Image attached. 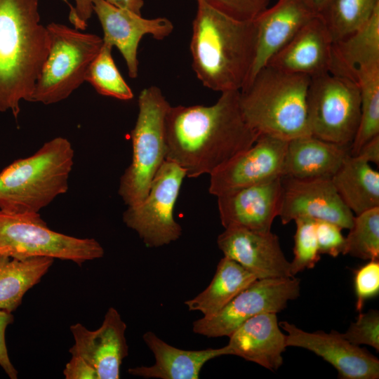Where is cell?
Here are the masks:
<instances>
[{"instance_id": "18", "label": "cell", "mask_w": 379, "mask_h": 379, "mask_svg": "<svg viewBox=\"0 0 379 379\" xmlns=\"http://www.w3.org/2000/svg\"><path fill=\"white\" fill-rule=\"evenodd\" d=\"M319 14L312 0H278L257 16L253 20L256 28L255 58L245 86L305 25Z\"/></svg>"}, {"instance_id": "23", "label": "cell", "mask_w": 379, "mask_h": 379, "mask_svg": "<svg viewBox=\"0 0 379 379\" xmlns=\"http://www.w3.org/2000/svg\"><path fill=\"white\" fill-rule=\"evenodd\" d=\"M352 144L326 141L312 135L288 140L284 175L331 178L350 155Z\"/></svg>"}, {"instance_id": "20", "label": "cell", "mask_w": 379, "mask_h": 379, "mask_svg": "<svg viewBox=\"0 0 379 379\" xmlns=\"http://www.w3.org/2000/svg\"><path fill=\"white\" fill-rule=\"evenodd\" d=\"M333 42L319 13L305 25L267 65L310 77L329 72Z\"/></svg>"}, {"instance_id": "34", "label": "cell", "mask_w": 379, "mask_h": 379, "mask_svg": "<svg viewBox=\"0 0 379 379\" xmlns=\"http://www.w3.org/2000/svg\"><path fill=\"white\" fill-rule=\"evenodd\" d=\"M199 1V0H196ZM237 20L251 21L268 8L271 0H200Z\"/></svg>"}, {"instance_id": "35", "label": "cell", "mask_w": 379, "mask_h": 379, "mask_svg": "<svg viewBox=\"0 0 379 379\" xmlns=\"http://www.w3.org/2000/svg\"><path fill=\"white\" fill-rule=\"evenodd\" d=\"M354 291L357 310L361 311L365 301L379 293V262L370 260L355 271Z\"/></svg>"}, {"instance_id": "14", "label": "cell", "mask_w": 379, "mask_h": 379, "mask_svg": "<svg viewBox=\"0 0 379 379\" xmlns=\"http://www.w3.org/2000/svg\"><path fill=\"white\" fill-rule=\"evenodd\" d=\"M279 326L286 333L287 347L308 350L333 366L343 379H377L379 360L366 349L347 341L336 331H305L288 321Z\"/></svg>"}, {"instance_id": "36", "label": "cell", "mask_w": 379, "mask_h": 379, "mask_svg": "<svg viewBox=\"0 0 379 379\" xmlns=\"http://www.w3.org/2000/svg\"><path fill=\"white\" fill-rule=\"evenodd\" d=\"M338 225L325 220H315V232L320 254L337 257L344 254L345 237Z\"/></svg>"}, {"instance_id": "2", "label": "cell", "mask_w": 379, "mask_h": 379, "mask_svg": "<svg viewBox=\"0 0 379 379\" xmlns=\"http://www.w3.org/2000/svg\"><path fill=\"white\" fill-rule=\"evenodd\" d=\"M197 2L190 45L193 70L209 89L220 93L241 91L255 58L254 21L237 20L202 1Z\"/></svg>"}, {"instance_id": "19", "label": "cell", "mask_w": 379, "mask_h": 379, "mask_svg": "<svg viewBox=\"0 0 379 379\" xmlns=\"http://www.w3.org/2000/svg\"><path fill=\"white\" fill-rule=\"evenodd\" d=\"M281 178L217 197L222 225L270 232L281 206Z\"/></svg>"}, {"instance_id": "3", "label": "cell", "mask_w": 379, "mask_h": 379, "mask_svg": "<svg viewBox=\"0 0 379 379\" xmlns=\"http://www.w3.org/2000/svg\"><path fill=\"white\" fill-rule=\"evenodd\" d=\"M49 47L39 0H0V112L17 118L20 101H30Z\"/></svg>"}, {"instance_id": "26", "label": "cell", "mask_w": 379, "mask_h": 379, "mask_svg": "<svg viewBox=\"0 0 379 379\" xmlns=\"http://www.w3.org/2000/svg\"><path fill=\"white\" fill-rule=\"evenodd\" d=\"M257 278L234 260L224 256L218 262L209 285L194 298L185 301L190 311L204 318L213 317Z\"/></svg>"}, {"instance_id": "10", "label": "cell", "mask_w": 379, "mask_h": 379, "mask_svg": "<svg viewBox=\"0 0 379 379\" xmlns=\"http://www.w3.org/2000/svg\"><path fill=\"white\" fill-rule=\"evenodd\" d=\"M186 176L185 169L165 160L153 178L145 198L128 206L124 213V222L137 232L147 247L168 245L182 235V227L175 221L173 212Z\"/></svg>"}, {"instance_id": "29", "label": "cell", "mask_w": 379, "mask_h": 379, "mask_svg": "<svg viewBox=\"0 0 379 379\" xmlns=\"http://www.w3.org/2000/svg\"><path fill=\"white\" fill-rule=\"evenodd\" d=\"M361 97L359 126L352 142L356 156L368 140L379 135V67L360 74L357 79Z\"/></svg>"}, {"instance_id": "42", "label": "cell", "mask_w": 379, "mask_h": 379, "mask_svg": "<svg viewBox=\"0 0 379 379\" xmlns=\"http://www.w3.org/2000/svg\"><path fill=\"white\" fill-rule=\"evenodd\" d=\"M331 0H312L317 11L320 13Z\"/></svg>"}, {"instance_id": "4", "label": "cell", "mask_w": 379, "mask_h": 379, "mask_svg": "<svg viewBox=\"0 0 379 379\" xmlns=\"http://www.w3.org/2000/svg\"><path fill=\"white\" fill-rule=\"evenodd\" d=\"M311 77L262 67L239 92V105L248 125L260 134L291 140L311 135L307 95Z\"/></svg>"}, {"instance_id": "24", "label": "cell", "mask_w": 379, "mask_h": 379, "mask_svg": "<svg viewBox=\"0 0 379 379\" xmlns=\"http://www.w3.org/2000/svg\"><path fill=\"white\" fill-rule=\"evenodd\" d=\"M379 67V8L368 22L333 42L329 72L357 83L358 76Z\"/></svg>"}, {"instance_id": "30", "label": "cell", "mask_w": 379, "mask_h": 379, "mask_svg": "<svg viewBox=\"0 0 379 379\" xmlns=\"http://www.w3.org/2000/svg\"><path fill=\"white\" fill-rule=\"evenodd\" d=\"M112 48L103 42L100 51L88 69L86 81L102 95L129 100L133 98V93L114 62Z\"/></svg>"}, {"instance_id": "40", "label": "cell", "mask_w": 379, "mask_h": 379, "mask_svg": "<svg viewBox=\"0 0 379 379\" xmlns=\"http://www.w3.org/2000/svg\"><path fill=\"white\" fill-rule=\"evenodd\" d=\"M368 163L379 164V135L367 141L356 155Z\"/></svg>"}, {"instance_id": "5", "label": "cell", "mask_w": 379, "mask_h": 379, "mask_svg": "<svg viewBox=\"0 0 379 379\" xmlns=\"http://www.w3.org/2000/svg\"><path fill=\"white\" fill-rule=\"evenodd\" d=\"M74 149L62 137L46 142L33 155L0 173V210L36 213L68 190Z\"/></svg>"}, {"instance_id": "43", "label": "cell", "mask_w": 379, "mask_h": 379, "mask_svg": "<svg viewBox=\"0 0 379 379\" xmlns=\"http://www.w3.org/2000/svg\"><path fill=\"white\" fill-rule=\"evenodd\" d=\"M1 255H1V253H0V257H1Z\"/></svg>"}, {"instance_id": "1", "label": "cell", "mask_w": 379, "mask_h": 379, "mask_svg": "<svg viewBox=\"0 0 379 379\" xmlns=\"http://www.w3.org/2000/svg\"><path fill=\"white\" fill-rule=\"evenodd\" d=\"M240 91L221 93L210 106H171L166 117V160L175 162L187 177L211 174L250 148L259 134L246 122Z\"/></svg>"}, {"instance_id": "17", "label": "cell", "mask_w": 379, "mask_h": 379, "mask_svg": "<svg viewBox=\"0 0 379 379\" xmlns=\"http://www.w3.org/2000/svg\"><path fill=\"white\" fill-rule=\"evenodd\" d=\"M126 324L118 311L109 307L101 326L90 331L81 324L70 326L74 339L69 352L85 359L96 371L98 379H119L120 366L128 354Z\"/></svg>"}, {"instance_id": "13", "label": "cell", "mask_w": 379, "mask_h": 379, "mask_svg": "<svg viewBox=\"0 0 379 379\" xmlns=\"http://www.w3.org/2000/svg\"><path fill=\"white\" fill-rule=\"evenodd\" d=\"M281 199L279 212L283 225L303 218L325 220L349 230L354 214L338 195L331 178H281Z\"/></svg>"}, {"instance_id": "37", "label": "cell", "mask_w": 379, "mask_h": 379, "mask_svg": "<svg viewBox=\"0 0 379 379\" xmlns=\"http://www.w3.org/2000/svg\"><path fill=\"white\" fill-rule=\"evenodd\" d=\"M11 312L0 310V366L11 379H16L18 371L10 361L5 340L7 326L13 321Z\"/></svg>"}, {"instance_id": "11", "label": "cell", "mask_w": 379, "mask_h": 379, "mask_svg": "<svg viewBox=\"0 0 379 379\" xmlns=\"http://www.w3.org/2000/svg\"><path fill=\"white\" fill-rule=\"evenodd\" d=\"M300 295V281L291 277L257 279L213 317L192 324L194 333L207 338L229 337L248 319L265 312L278 313Z\"/></svg>"}, {"instance_id": "39", "label": "cell", "mask_w": 379, "mask_h": 379, "mask_svg": "<svg viewBox=\"0 0 379 379\" xmlns=\"http://www.w3.org/2000/svg\"><path fill=\"white\" fill-rule=\"evenodd\" d=\"M75 6L70 10L69 19L74 27L84 30L93 12L92 0H74Z\"/></svg>"}, {"instance_id": "25", "label": "cell", "mask_w": 379, "mask_h": 379, "mask_svg": "<svg viewBox=\"0 0 379 379\" xmlns=\"http://www.w3.org/2000/svg\"><path fill=\"white\" fill-rule=\"evenodd\" d=\"M346 206L355 215L379 207V173L357 156H349L331 178Z\"/></svg>"}, {"instance_id": "32", "label": "cell", "mask_w": 379, "mask_h": 379, "mask_svg": "<svg viewBox=\"0 0 379 379\" xmlns=\"http://www.w3.org/2000/svg\"><path fill=\"white\" fill-rule=\"evenodd\" d=\"M296 230L294 235V258L291 262L292 276L313 268L320 260L315 232V220L310 218H298L295 220Z\"/></svg>"}, {"instance_id": "7", "label": "cell", "mask_w": 379, "mask_h": 379, "mask_svg": "<svg viewBox=\"0 0 379 379\" xmlns=\"http://www.w3.org/2000/svg\"><path fill=\"white\" fill-rule=\"evenodd\" d=\"M46 29L49 52L29 102L50 105L66 99L86 81L103 40L98 35L55 22L48 25Z\"/></svg>"}, {"instance_id": "16", "label": "cell", "mask_w": 379, "mask_h": 379, "mask_svg": "<svg viewBox=\"0 0 379 379\" xmlns=\"http://www.w3.org/2000/svg\"><path fill=\"white\" fill-rule=\"evenodd\" d=\"M217 244L224 256L238 262L257 279L291 277V262L285 257L278 237L228 227L218 235Z\"/></svg>"}, {"instance_id": "12", "label": "cell", "mask_w": 379, "mask_h": 379, "mask_svg": "<svg viewBox=\"0 0 379 379\" xmlns=\"http://www.w3.org/2000/svg\"><path fill=\"white\" fill-rule=\"evenodd\" d=\"M288 142L260 134L250 148L210 175L209 192L218 197L282 177Z\"/></svg>"}, {"instance_id": "15", "label": "cell", "mask_w": 379, "mask_h": 379, "mask_svg": "<svg viewBox=\"0 0 379 379\" xmlns=\"http://www.w3.org/2000/svg\"><path fill=\"white\" fill-rule=\"evenodd\" d=\"M93 11L103 29V42L116 46L123 55L131 78L138 73V48L146 34L161 40L169 36L173 25L166 18H143L129 10L115 7L105 0H92Z\"/></svg>"}, {"instance_id": "33", "label": "cell", "mask_w": 379, "mask_h": 379, "mask_svg": "<svg viewBox=\"0 0 379 379\" xmlns=\"http://www.w3.org/2000/svg\"><path fill=\"white\" fill-rule=\"evenodd\" d=\"M350 343L355 345H367L379 351V313L370 310L360 313L355 322L350 324L347 331L342 333Z\"/></svg>"}, {"instance_id": "8", "label": "cell", "mask_w": 379, "mask_h": 379, "mask_svg": "<svg viewBox=\"0 0 379 379\" xmlns=\"http://www.w3.org/2000/svg\"><path fill=\"white\" fill-rule=\"evenodd\" d=\"M0 253L12 258L45 256L81 265L100 258L104 249L94 239H80L51 230L39 213L0 210Z\"/></svg>"}, {"instance_id": "9", "label": "cell", "mask_w": 379, "mask_h": 379, "mask_svg": "<svg viewBox=\"0 0 379 379\" xmlns=\"http://www.w3.org/2000/svg\"><path fill=\"white\" fill-rule=\"evenodd\" d=\"M357 84L326 72L310 79L307 117L311 135L335 143L352 144L360 119Z\"/></svg>"}, {"instance_id": "31", "label": "cell", "mask_w": 379, "mask_h": 379, "mask_svg": "<svg viewBox=\"0 0 379 379\" xmlns=\"http://www.w3.org/2000/svg\"><path fill=\"white\" fill-rule=\"evenodd\" d=\"M345 237V255L362 260L379 258V207L354 215Z\"/></svg>"}, {"instance_id": "27", "label": "cell", "mask_w": 379, "mask_h": 379, "mask_svg": "<svg viewBox=\"0 0 379 379\" xmlns=\"http://www.w3.org/2000/svg\"><path fill=\"white\" fill-rule=\"evenodd\" d=\"M45 256L25 259L0 257V310L15 311L25 293L41 280L53 262Z\"/></svg>"}, {"instance_id": "6", "label": "cell", "mask_w": 379, "mask_h": 379, "mask_svg": "<svg viewBox=\"0 0 379 379\" xmlns=\"http://www.w3.org/2000/svg\"><path fill=\"white\" fill-rule=\"evenodd\" d=\"M138 114L131 131L132 161L120 179L119 194L128 206L141 202L166 160V117L171 105L161 90L144 88L138 97Z\"/></svg>"}, {"instance_id": "41", "label": "cell", "mask_w": 379, "mask_h": 379, "mask_svg": "<svg viewBox=\"0 0 379 379\" xmlns=\"http://www.w3.org/2000/svg\"><path fill=\"white\" fill-rule=\"evenodd\" d=\"M108 4L119 8L129 10L136 14L141 15V9L144 5L143 0H105Z\"/></svg>"}, {"instance_id": "22", "label": "cell", "mask_w": 379, "mask_h": 379, "mask_svg": "<svg viewBox=\"0 0 379 379\" xmlns=\"http://www.w3.org/2000/svg\"><path fill=\"white\" fill-rule=\"evenodd\" d=\"M142 339L152 351L155 362L152 366L130 368L128 372L144 378L198 379L204 365L208 361L228 355L225 346L201 350H187L172 346L152 331H147Z\"/></svg>"}, {"instance_id": "21", "label": "cell", "mask_w": 379, "mask_h": 379, "mask_svg": "<svg viewBox=\"0 0 379 379\" xmlns=\"http://www.w3.org/2000/svg\"><path fill=\"white\" fill-rule=\"evenodd\" d=\"M228 355H235L271 371L283 364L286 348V335L280 328L276 313L254 316L239 326L230 336Z\"/></svg>"}, {"instance_id": "38", "label": "cell", "mask_w": 379, "mask_h": 379, "mask_svg": "<svg viewBox=\"0 0 379 379\" xmlns=\"http://www.w3.org/2000/svg\"><path fill=\"white\" fill-rule=\"evenodd\" d=\"M63 374L66 379H98L95 368L82 357L74 354L67 363Z\"/></svg>"}, {"instance_id": "28", "label": "cell", "mask_w": 379, "mask_h": 379, "mask_svg": "<svg viewBox=\"0 0 379 379\" xmlns=\"http://www.w3.org/2000/svg\"><path fill=\"white\" fill-rule=\"evenodd\" d=\"M378 8L379 0H331L320 15L334 42L361 27Z\"/></svg>"}]
</instances>
